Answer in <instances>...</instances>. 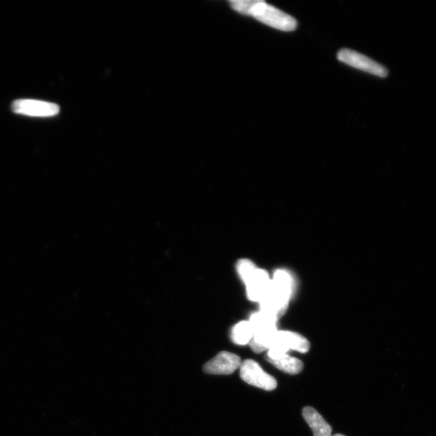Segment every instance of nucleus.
<instances>
[{"label": "nucleus", "mask_w": 436, "mask_h": 436, "mask_svg": "<svg viewBox=\"0 0 436 436\" xmlns=\"http://www.w3.org/2000/svg\"><path fill=\"white\" fill-rule=\"evenodd\" d=\"M257 269L255 264L249 260H239L237 264V272L245 284Z\"/></svg>", "instance_id": "ddd939ff"}, {"label": "nucleus", "mask_w": 436, "mask_h": 436, "mask_svg": "<svg viewBox=\"0 0 436 436\" xmlns=\"http://www.w3.org/2000/svg\"><path fill=\"white\" fill-rule=\"evenodd\" d=\"M253 328V337L249 345L255 353L269 350L278 333V319L259 311L250 316L249 320Z\"/></svg>", "instance_id": "f03ea898"}, {"label": "nucleus", "mask_w": 436, "mask_h": 436, "mask_svg": "<svg viewBox=\"0 0 436 436\" xmlns=\"http://www.w3.org/2000/svg\"><path fill=\"white\" fill-rule=\"evenodd\" d=\"M248 15L270 27L285 32H292L297 28V21L293 16L261 0H253Z\"/></svg>", "instance_id": "7ed1b4c3"}, {"label": "nucleus", "mask_w": 436, "mask_h": 436, "mask_svg": "<svg viewBox=\"0 0 436 436\" xmlns=\"http://www.w3.org/2000/svg\"><path fill=\"white\" fill-rule=\"evenodd\" d=\"M241 364V359L238 355L222 352L207 362L203 370L205 372L214 375H230L240 367Z\"/></svg>", "instance_id": "6e6552de"}, {"label": "nucleus", "mask_w": 436, "mask_h": 436, "mask_svg": "<svg viewBox=\"0 0 436 436\" xmlns=\"http://www.w3.org/2000/svg\"><path fill=\"white\" fill-rule=\"evenodd\" d=\"M253 328L249 321H242L233 327L231 333V339L235 345H249L253 337Z\"/></svg>", "instance_id": "f8f14e48"}, {"label": "nucleus", "mask_w": 436, "mask_h": 436, "mask_svg": "<svg viewBox=\"0 0 436 436\" xmlns=\"http://www.w3.org/2000/svg\"><path fill=\"white\" fill-rule=\"evenodd\" d=\"M334 436H345V435H341V434H336Z\"/></svg>", "instance_id": "4468645a"}, {"label": "nucleus", "mask_w": 436, "mask_h": 436, "mask_svg": "<svg viewBox=\"0 0 436 436\" xmlns=\"http://www.w3.org/2000/svg\"><path fill=\"white\" fill-rule=\"evenodd\" d=\"M310 342L304 336L292 331H278L272 346L268 350L266 358H276L287 354L290 350L300 353L309 352Z\"/></svg>", "instance_id": "20e7f679"}, {"label": "nucleus", "mask_w": 436, "mask_h": 436, "mask_svg": "<svg viewBox=\"0 0 436 436\" xmlns=\"http://www.w3.org/2000/svg\"><path fill=\"white\" fill-rule=\"evenodd\" d=\"M240 377L245 383L266 391H272L278 386V382L261 366L253 360H245L240 365Z\"/></svg>", "instance_id": "39448f33"}, {"label": "nucleus", "mask_w": 436, "mask_h": 436, "mask_svg": "<svg viewBox=\"0 0 436 436\" xmlns=\"http://www.w3.org/2000/svg\"><path fill=\"white\" fill-rule=\"evenodd\" d=\"M11 110L16 114L36 118H50L60 112V108L56 103L29 99L15 101L11 103Z\"/></svg>", "instance_id": "0eeeda50"}, {"label": "nucleus", "mask_w": 436, "mask_h": 436, "mask_svg": "<svg viewBox=\"0 0 436 436\" xmlns=\"http://www.w3.org/2000/svg\"><path fill=\"white\" fill-rule=\"evenodd\" d=\"M303 415L314 433V436H331L333 428L315 409L306 407L303 410Z\"/></svg>", "instance_id": "9d476101"}, {"label": "nucleus", "mask_w": 436, "mask_h": 436, "mask_svg": "<svg viewBox=\"0 0 436 436\" xmlns=\"http://www.w3.org/2000/svg\"><path fill=\"white\" fill-rule=\"evenodd\" d=\"M266 360L270 364L278 367V370L288 374H293V375L300 373L303 370V361L288 354L278 356V358L274 359L266 358Z\"/></svg>", "instance_id": "9b49d317"}, {"label": "nucleus", "mask_w": 436, "mask_h": 436, "mask_svg": "<svg viewBox=\"0 0 436 436\" xmlns=\"http://www.w3.org/2000/svg\"><path fill=\"white\" fill-rule=\"evenodd\" d=\"M293 281L290 273L278 270L272 278L271 285L259 303L260 311L278 319L285 315L293 293Z\"/></svg>", "instance_id": "f257e3e1"}, {"label": "nucleus", "mask_w": 436, "mask_h": 436, "mask_svg": "<svg viewBox=\"0 0 436 436\" xmlns=\"http://www.w3.org/2000/svg\"><path fill=\"white\" fill-rule=\"evenodd\" d=\"M272 278H270L265 270L258 268L250 278L245 282V291L248 298L255 303H260L267 294Z\"/></svg>", "instance_id": "1a4fd4ad"}, {"label": "nucleus", "mask_w": 436, "mask_h": 436, "mask_svg": "<svg viewBox=\"0 0 436 436\" xmlns=\"http://www.w3.org/2000/svg\"><path fill=\"white\" fill-rule=\"evenodd\" d=\"M337 58L342 63L354 67V69L363 71L372 75L385 78L388 76V71L383 66L373 60L348 49H343L337 54Z\"/></svg>", "instance_id": "423d86ee"}]
</instances>
